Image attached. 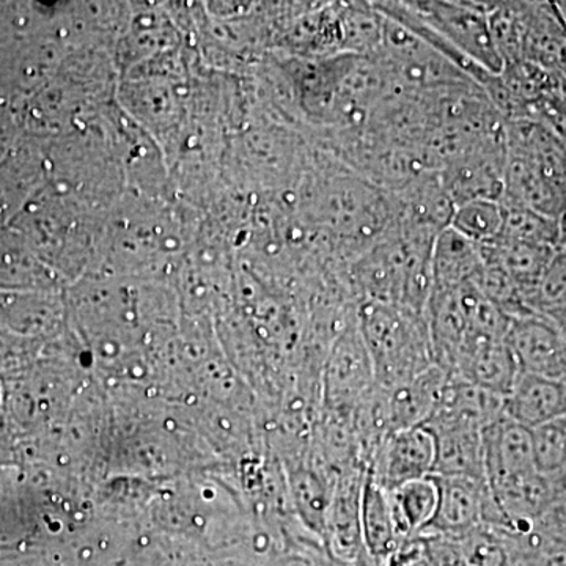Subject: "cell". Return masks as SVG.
Returning <instances> with one entry per match:
<instances>
[{"label": "cell", "instance_id": "52a82bcc", "mask_svg": "<svg viewBox=\"0 0 566 566\" xmlns=\"http://www.w3.org/2000/svg\"><path fill=\"white\" fill-rule=\"evenodd\" d=\"M433 434L422 424L387 434L370 458L367 475L382 490L392 491L427 479L433 474Z\"/></svg>", "mask_w": 566, "mask_h": 566}, {"label": "cell", "instance_id": "5bb4252c", "mask_svg": "<svg viewBox=\"0 0 566 566\" xmlns=\"http://www.w3.org/2000/svg\"><path fill=\"white\" fill-rule=\"evenodd\" d=\"M521 62L566 73V24L553 2H524Z\"/></svg>", "mask_w": 566, "mask_h": 566}, {"label": "cell", "instance_id": "f1b7e54d", "mask_svg": "<svg viewBox=\"0 0 566 566\" xmlns=\"http://www.w3.org/2000/svg\"><path fill=\"white\" fill-rule=\"evenodd\" d=\"M556 251L565 253L566 255V211L564 216L558 219V241Z\"/></svg>", "mask_w": 566, "mask_h": 566}, {"label": "cell", "instance_id": "277c9868", "mask_svg": "<svg viewBox=\"0 0 566 566\" xmlns=\"http://www.w3.org/2000/svg\"><path fill=\"white\" fill-rule=\"evenodd\" d=\"M438 490V505L423 536L458 538L479 526L504 531V516L485 480L468 476L431 475ZM419 536V535H417Z\"/></svg>", "mask_w": 566, "mask_h": 566}, {"label": "cell", "instance_id": "cb8c5ba5", "mask_svg": "<svg viewBox=\"0 0 566 566\" xmlns=\"http://www.w3.org/2000/svg\"><path fill=\"white\" fill-rule=\"evenodd\" d=\"M450 539L458 566H510L509 546L504 536L494 528L479 526Z\"/></svg>", "mask_w": 566, "mask_h": 566}, {"label": "cell", "instance_id": "d6986e66", "mask_svg": "<svg viewBox=\"0 0 566 566\" xmlns=\"http://www.w3.org/2000/svg\"><path fill=\"white\" fill-rule=\"evenodd\" d=\"M342 52L374 57L385 40L386 17L375 2H338Z\"/></svg>", "mask_w": 566, "mask_h": 566}, {"label": "cell", "instance_id": "9a60e30c", "mask_svg": "<svg viewBox=\"0 0 566 566\" xmlns=\"http://www.w3.org/2000/svg\"><path fill=\"white\" fill-rule=\"evenodd\" d=\"M505 416L528 430L566 417V385L543 376L520 374L505 397Z\"/></svg>", "mask_w": 566, "mask_h": 566}, {"label": "cell", "instance_id": "4fadbf2b", "mask_svg": "<svg viewBox=\"0 0 566 566\" xmlns=\"http://www.w3.org/2000/svg\"><path fill=\"white\" fill-rule=\"evenodd\" d=\"M490 490L505 520L506 527L501 532H524L534 527L549 509L556 480L534 471L504 480Z\"/></svg>", "mask_w": 566, "mask_h": 566}, {"label": "cell", "instance_id": "ffe728a7", "mask_svg": "<svg viewBox=\"0 0 566 566\" xmlns=\"http://www.w3.org/2000/svg\"><path fill=\"white\" fill-rule=\"evenodd\" d=\"M387 494L401 539L406 543L422 534L438 505V490L433 476L406 483L397 490L387 491Z\"/></svg>", "mask_w": 566, "mask_h": 566}, {"label": "cell", "instance_id": "5b68a950", "mask_svg": "<svg viewBox=\"0 0 566 566\" xmlns=\"http://www.w3.org/2000/svg\"><path fill=\"white\" fill-rule=\"evenodd\" d=\"M376 387L374 364L356 318L334 338L326 367V397L335 411L352 416Z\"/></svg>", "mask_w": 566, "mask_h": 566}, {"label": "cell", "instance_id": "e0dca14e", "mask_svg": "<svg viewBox=\"0 0 566 566\" xmlns=\"http://www.w3.org/2000/svg\"><path fill=\"white\" fill-rule=\"evenodd\" d=\"M360 523L365 551L375 560L386 564L405 545L398 534L389 494L365 474Z\"/></svg>", "mask_w": 566, "mask_h": 566}, {"label": "cell", "instance_id": "83f0119b", "mask_svg": "<svg viewBox=\"0 0 566 566\" xmlns=\"http://www.w3.org/2000/svg\"><path fill=\"white\" fill-rule=\"evenodd\" d=\"M546 318L556 324L557 329L560 331L566 338V304L562 305L557 311H554L553 314L546 315Z\"/></svg>", "mask_w": 566, "mask_h": 566}, {"label": "cell", "instance_id": "ac0fdd59", "mask_svg": "<svg viewBox=\"0 0 566 566\" xmlns=\"http://www.w3.org/2000/svg\"><path fill=\"white\" fill-rule=\"evenodd\" d=\"M427 428V427H424ZM434 439L433 474L485 480L482 431L468 428L430 430Z\"/></svg>", "mask_w": 566, "mask_h": 566}, {"label": "cell", "instance_id": "d4e9b609", "mask_svg": "<svg viewBox=\"0 0 566 566\" xmlns=\"http://www.w3.org/2000/svg\"><path fill=\"white\" fill-rule=\"evenodd\" d=\"M536 471L547 476L560 475L566 458V417L531 430Z\"/></svg>", "mask_w": 566, "mask_h": 566}, {"label": "cell", "instance_id": "2e32d148", "mask_svg": "<svg viewBox=\"0 0 566 566\" xmlns=\"http://www.w3.org/2000/svg\"><path fill=\"white\" fill-rule=\"evenodd\" d=\"M482 268L480 245L447 227L436 237L431 251V292L455 290L474 282Z\"/></svg>", "mask_w": 566, "mask_h": 566}, {"label": "cell", "instance_id": "8fae6325", "mask_svg": "<svg viewBox=\"0 0 566 566\" xmlns=\"http://www.w3.org/2000/svg\"><path fill=\"white\" fill-rule=\"evenodd\" d=\"M505 397L450 374L441 401L423 424L428 430L468 428L482 431L505 415Z\"/></svg>", "mask_w": 566, "mask_h": 566}, {"label": "cell", "instance_id": "7a4b0ae2", "mask_svg": "<svg viewBox=\"0 0 566 566\" xmlns=\"http://www.w3.org/2000/svg\"><path fill=\"white\" fill-rule=\"evenodd\" d=\"M406 9L438 33L453 50L491 74L504 70V61L495 48L491 33L490 14L493 2H453V0H424L403 2Z\"/></svg>", "mask_w": 566, "mask_h": 566}, {"label": "cell", "instance_id": "44dd1931", "mask_svg": "<svg viewBox=\"0 0 566 566\" xmlns=\"http://www.w3.org/2000/svg\"><path fill=\"white\" fill-rule=\"evenodd\" d=\"M510 551V566H566V542L538 526L524 532H501Z\"/></svg>", "mask_w": 566, "mask_h": 566}, {"label": "cell", "instance_id": "ba28073f", "mask_svg": "<svg viewBox=\"0 0 566 566\" xmlns=\"http://www.w3.org/2000/svg\"><path fill=\"white\" fill-rule=\"evenodd\" d=\"M520 374L543 376L566 385V338L546 316L513 319L506 335Z\"/></svg>", "mask_w": 566, "mask_h": 566}, {"label": "cell", "instance_id": "7c38bea8", "mask_svg": "<svg viewBox=\"0 0 566 566\" xmlns=\"http://www.w3.org/2000/svg\"><path fill=\"white\" fill-rule=\"evenodd\" d=\"M488 486L536 471L528 428L505 415L482 430Z\"/></svg>", "mask_w": 566, "mask_h": 566}, {"label": "cell", "instance_id": "6da1fadb", "mask_svg": "<svg viewBox=\"0 0 566 566\" xmlns=\"http://www.w3.org/2000/svg\"><path fill=\"white\" fill-rule=\"evenodd\" d=\"M357 324L374 364L376 386L403 385L436 365L423 315L394 305L360 303Z\"/></svg>", "mask_w": 566, "mask_h": 566}, {"label": "cell", "instance_id": "9c48e42d", "mask_svg": "<svg viewBox=\"0 0 566 566\" xmlns=\"http://www.w3.org/2000/svg\"><path fill=\"white\" fill-rule=\"evenodd\" d=\"M365 474L367 469L360 465L340 474L337 486H334L333 501L324 528L331 554L352 565H357L365 553L360 523Z\"/></svg>", "mask_w": 566, "mask_h": 566}, {"label": "cell", "instance_id": "30bf717a", "mask_svg": "<svg viewBox=\"0 0 566 566\" xmlns=\"http://www.w3.org/2000/svg\"><path fill=\"white\" fill-rule=\"evenodd\" d=\"M450 374L506 397L520 376V368L505 340L469 334L453 360Z\"/></svg>", "mask_w": 566, "mask_h": 566}, {"label": "cell", "instance_id": "8992f818", "mask_svg": "<svg viewBox=\"0 0 566 566\" xmlns=\"http://www.w3.org/2000/svg\"><path fill=\"white\" fill-rule=\"evenodd\" d=\"M506 137L482 142L439 170L455 207L471 200L501 202L505 189Z\"/></svg>", "mask_w": 566, "mask_h": 566}, {"label": "cell", "instance_id": "4316f807", "mask_svg": "<svg viewBox=\"0 0 566 566\" xmlns=\"http://www.w3.org/2000/svg\"><path fill=\"white\" fill-rule=\"evenodd\" d=\"M296 493L305 516L311 520L316 531L324 532L334 490H327L315 475H303L297 480Z\"/></svg>", "mask_w": 566, "mask_h": 566}, {"label": "cell", "instance_id": "484cf974", "mask_svg": "<svg viewBox=\"0 0 566 566\" xmlns=\"http://www.w3.org/2000/svg\"><path fill=\"white\" fill-rule=\"evenodd\" d=\"M566 304V255L565 253H554L553 260L547 264L545 273L536 283L534 293H532V312L536 315L546 316Z\"/></svg>", "mask_w": 566, "mask_h": 566}, {"label": "cell", "instance_id": "3957f363", "mask_svg": "<svg viewBox=\"0 0 566 566\" xmlns=\"http://www.w3.org/2000/svg\"><path fill=\"white\" fill-rule=\"evenodd\" d=\"M374 57L381 63L394 88L401 92H424L472 82L427 41L387 17L385 40Z\"/></svg>", "mask_w": 566, "mask_h": 566}, {"label": "cell", "instance_id": "603a6c76", "mask_svg": "<svg viewBox=\"0 0 566 566\" xmlns=\"http://www.w3.org/2000/svg\"><path fill=\"white\" fill-rule=\"evenodd\" d=\"M504 207V205H502ZM497 238L516 243L557 248L558 221L524 207H504V226Z\"/></svg>", "mask_w": 566, "mask_h": 566}, {"label": "cell", "instance_id": "f546056e", "mask_svg": "<svg viewBox=\"0 0 566 566\" xmlns=\"http://www.w3.org/2000/svg\"><path fill=\"white\" fill-rule=\"evenodd\" d=\"M558 476H566V458H565L564 469H562L560 475H558Z\"/></svg>", "mask_w": 566, "mask_h": 566}, {"label": "cell", "instance_id": "7402d4cb", "mask_svg": "<svg viewBox=\"0 0 566 566\" xmlns=\"http://www.w3.org/2000/svg\"><path fill=\"white\" fill-rule=\"evenodd\" d=\"M504 207L495 200H471L458 205L450 226L468 240L482 245L491 243L502 232Z\"/></svg>", "mask_w": 566, "mask_h": 566}]
</instances>
